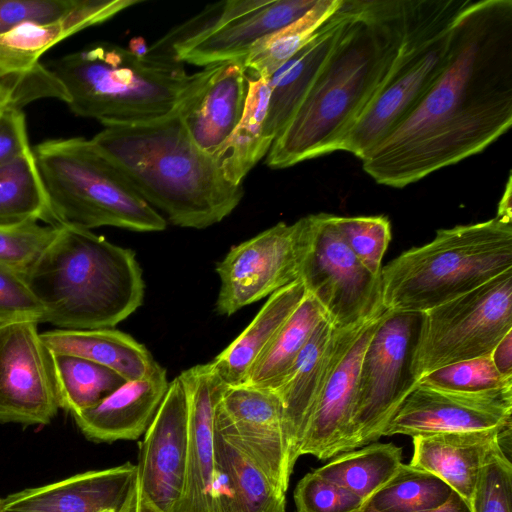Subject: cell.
Wrapping results in <instances>:
<instances>
[{
  "label": "cell",
  "mask_w": 512,
  "mask_h": 512,
  "mask_svg": "<svg viewBox=\"0 0 512 512\" xmlns=\"http://www.w3.org/2000/svg\"><path fill=\"white\" fill-rule=\"evenodd\" d=\"M168 387L166 370L155 362L145 377L126 381L93 407L72 416L91 441L136 440L151 425Z\"/></svg>",
  "instance_id": "22"
},
{
  "label": "cell",
  "mask_w": 512,
  "mask_h": 512,
  "mask_svg": "<svg viewBox=\"0 0 512 512\" xmlns=\"http://www.w3.org/2000/svg\"><path fill=\"white\" fill-rule=\"evenodd\" d=\"M215 431L236 444L286 493L294 465L281 402L273 390L226 385L215 411Z\"/></svg>",
  "instance_id": "14"
},
{
  "label": "cell",
  "mask_w": 512,
  "mask_h": 512,
  "mask_svg": "<svg viewBox=\"0 0 512 512\" xmlns=\"http://www.w3.org/2000/svg\"><path fill=\"white\" fill-rule=\"evenodd\" d=\"M57 225L165 230L166 220L122 172L83 137L49 139L32 147Z\"/></svg>",
  "instance_id": "7"
},
{
  "label": "cell",
  "mask_w": 512,
  "mask_h": 512,
  "mask_svg": "<svg viewBox=\"0 0 512 512\" xmlns=\"http://www.w3.org/2000/svg\"><path fill=\"white\" fill-rule=\"evenodd\" d=\"M512 424V387L482 393L432 388L410 391L383 436L506 429Z\"/></svg>",
  "instance_id": "15"
},
{
  "label": "cell",
  "mask_w": 512,
  "mask_h": 512,
  "mask_svg": "<svg viewBox=\"0 0 512 512\" xmlns=\"http://www.w3.org/2000/svg\"><path fill=\"white\" fill-rule=\"evenodd\" d=\"M358 512H377L367 506H364ZM431 512H471L467 503L455 492L442 507Z\"/></svg>",
  "instance_id": "48"
},
{
  "label": "cell",
  "mask_w": 512,
  "mask_h": 512,
  "mask_svg": "<svg viewBox=\"0 0 512 512\" xmlns=\"http://www.w3.org/2000/svg\"><path fill=\"white\" fill-rule=\"evenodd\" d=\"M306 294L300 278L274 292L242 333L211 361L227 386L246 382L258 358Z\"/></svg>",
  "instance_id": "28"
},
{
  "label": "cell",
  "mask_w": 512,
  "mask_h": 512,
  "mask_svg": "<svg viewBox=\"0 0 512 512\" xmlns=\"http://www.w3.org/2000/svg\"><path fill=\"white\" fill-rule=\"evenodd\" d=\"M512 269V221L439 229L381 269L382 301L392 312L418 313L460 297Z\"/></svg>",
  "instance_id": "6"
},
{
  "label": "cell",
  "mask_w": 512,
  "mask_h": 512,
  "mask_svg": "<svg viewBox=\"0 0 512 512\" xmlns=\"http://www.w3.org/2000/svg\"><path fill=\"white\" fill-rule=\"evenodd\" d=\"M417 383L447 391L482 393L512 387V378L502 376L490 356H485L441 367Z\"/></svg>",
  "instance_id": "39"
},
{
  "label": "cell",
  "mask_w": 512,
  "mask_h": 512,
  "mask_svg": "<svg viewBox=\"0 0 512 512\" xmlns=\"http://www.w3.org/2000/svg\"><path fill=\"white\" fill-rule=\"evenodd\" d=\"M137 477L162 512H174L186 467L187 404L182 382L174 378L139 445Z\"/></svg>",
  "instance_id": "18"
},
{
  "label": "cell",
  "mask_w": 512,
  "mask_h": 512,
  "mask_svg": "<svg viewBox=\"0 0 512 512\" xmlns=\"http://www.w3.org/2000/svg\"><path fill=\"white\" fill-rule=\"evenodd\" d=\"M137 478L125 464L76 474L3 499V512H119Z\"/></svg>",
  "instance_id": "21"
},
{
  "label": "cell",
  "mask_w": 512,
  "mask_h": 512,
  "mask_svg": "<svg viewBox=\"0 0 512 512\" xmlns=\"http://www.w3.org/2000/svg\"><path fill=\"white\" fill-rule=\"evenodd\" d=\"M40 336L49 352L71 354L104 365L126 381L145 377L156 362L143 344L113 328H56Z\"/></svg>",
  "instance_id": "29"
},
{
  "label": "cell",
  "mask_w": 512,
  "mask_h": 512,
  "mask_svg": "<svg viewBox=\"0 0 512 512\" xmlns=\"http://www.w3.org/2000/svg\"><path fill=\"white\" fill-rule=\"evenodd\" d=\"M496 370L506 378H512V331L508 332L490 354Z\"/></svg>",
  "instance_id": "46"
},
{
  "label": "cell",
  "mask_w": 512,
  "mask_h": 512,
  "mask_svg": "<svg viewBox=\"0 0 512 512\" xmlns=\"http://www.w3.org/2000/svg\"><path fill=\"white\" fill-rule=\"evenodd\" d=\"M472 0H405V31L391 70L340 151L360 160L414 107L450 57L456 22Z\"/></svg>",
  "instance_id": "8"
},
{
  "label": "cell",
  "mask_w": 512,
  "mask_h": 512,
  "mask_svg": "<svg viewBox=\"0 0 512 512\" xmlns=\"http://www.w3.org/2000/svg\"><path fill=\"white\" fill-rule=\"evenodd\" d=\"M58 409L50 352L38 323L0 325V422L47 425Z\"/></svg>",
  "instance_id": "13"
},
{
  "label": "cell",
  "mask_w": 512,
  "mask_h": 512,
  "mask_svg": "<svg viewBox=\"0 0 512 512\" xmlns=\"http://www.w3.org/2000/svg\"><path fill=\"white\" fill-rule=\"evenodd\" d=\"M0 512H3V499L0 498Z\"/></svg>",
  "instance_id": "52"
},
{
  "label": "cell",
  "mask_w": 512,
  "mask_h": 512,
  "mask_svg": "<svg viewBox=\"0 0 512 512\" xmlns=\"http://www.w3.org/2000/svg\"><path fill=\"white\" fill-rule=\"evenodd\" d=\"M405 31V0H358L357 12L299 107L272 143L282 169L340 151L388 76Z\"/></svg>",
  "instance_id": "2"
},
{
  "label": "cell",
  "mask_w": 512,
  "mask_h": 512,
  "mask_svg": "<svg viewBox=\"0 0 512 512\" xmlns=\"http://www.w3.org/2000/svg\"><path fill=\"white\" fill-rule=\"evenodd\" d=\"M187 404L184 483L174 512H213L216 481L215 411L226 384L211 362L178 376Z\"/></svg>",
  "instance_id": "17"
},
{
  "label": "cell",
  "mask_w": 512,
  "mask_h": 512,
  "mask_svg": "<svg viewBox=\"0 0 512 512\" xmlns=\"http://www.w3.org/2000/svg\"><path fill=\"white\" fill-rule=\"evenodd\" d=\"M128 49L135 55L143 57L147 54L148 46L143 38L135 37L130 40Z\"/></svg>",
  "instance_id": "51"
},
{
  "label": "cell",
  "mask_w": 512,
  "mask_h": 512,
  "mask_svg": "<svg viewBox=\"0 0 512 512\" xmlns=\"http://www.w3.org/2000/svg\"><path fill=\"white\" fill-rule=\"evenodd\" d=\"M510 432L511 427L414 436L409 464L443 480L469 506L488 454Z\"/></svg>",
  "instance_id": "25"
},
{
  "label": "cell",
  "mask_w": 512,
  "mask_h": 512,
  "mask_svg": "<svg viewBox=\"0 0 512 512\" xmlns=\"http://www.w3.org/2000/svg\"><path fill=\"white\" fill-rule=\"evenodd\" d=\"M141 0H80L61 19L27 22L0 34V84L14 89L20 102L33 74L42 66L41 56L50 48L88 27L101 24Z\"/></svg>",
  "instance_id": "19"
},
{
  "label": "cell",
  "mask_w": 512,
  "mask_h": 512,
  "mask_svg": "<svg viewBox=\"0 0 512 512\" xmlns=\"http://www.w3.org/2000/svg\"><path fill=\"white\" fill-rule=\"evenodd\" d=\"M421 314L385 310L362 357L351 421L340 453L378 442L417 384L410 359Z\"/></svg>",
  "instance_id": "10"
},
{
  "label": "cell",
  "mask_w": 512,
  "mask_h": 512,
  "mask_svg": "<svg viewBox=\"0 0 512 512\" xmlns=\"http://www.w3.org/2000/svg\"><path fill=\"white\" fill-rule=\"evenodd\" d=\"M325 317L322 306L307 293L258 358L244 385L276 388Z\"/></svg>",
  "instance_id": "32"
},
{
  "label": "cell",
  "mask_w": 512,
  "mask_h": 512,
  "mask_svg": "<svg viewBox=\"0 0 512 512\" xmlns=\"http://www.w3.org/2000/svg\"><path fill=\"white\" fill-rule=\"evenodd\" d=\"M453 493L437 476L403 463L365 506L377 512H431L446 504Z\"/></svg>",
  "instance_id": "36"
},
{
  "label": "cell",
  "mask_w": 512,
  "mask_h": 512,
  "mask_svg": "<svg viewBox=\"0 0 512 512\" xmlns=\"http://www.w3.org/2000/svg\"><path fill=\"white\" fill-rule=\"evenodd\" d=\"M309 234L310 215L279 222L232 247L216 265L217 313L230 316L298 280Z\"/></svg>",
  "instance_id": "12"
},
{
  "label": "cell",
  "mask_w": 512,
  "mask_h": 512,
  "mask_svg": "<svg viewBox=\"0 0 512 512\" xmlns=\"http://www.w3.org/2000/svg\"><path fill=\"white\" fill-rule=\"evenodd\" d=\"M317 0H266L257 9L228 22L220 29L181 50L175 60L196 66L243 61L265 36L290 24Z\"/></svg>",
  "instance_id": "26"
},
{
  "label": "cell",
  "mask_w": 512,
  "mask_h": 512,
  "mask_svg": "<svg viewBox=\"0 0 512 512\" xmlns=\"http://www.w3.org/2000/svg\"><path fill=\"white\" fill-rule=\"evenodd\" d=\"M300 279L335 329L364 324L386 310L381 276L372 275L359 262L336 228L332 214L310 215Z\"/></svg>",
  "instance_id": "11"
},
{
  "label": "cell",
  "mask_w": 512,
  "mask_h": 512,
  "mask_svg": "<svg viewBox=\"0 0 512 512\" xmlns=\"http://www.w3.org/2000/svg\"><path fill=\"white\" fill-rule=\"evenodd\" d=\"M213 512H285L286 493L242 451L215 431Z\"/></svg>",
  "instance_id": "27"
},
{
  "label": "cell",
  "mask_w": 512,
  "mask_h": 512,
  "mask_svg": "<svg viewBox=\"0 0 512 512\" xmlns=\"http://www.w3.org/2000/svg\"><path fill=\"white\" fill-rule=\"evenodd\" d=\"M342 0H317L304 15L259 40L243 60L249 78L269 79L339 8Z\"/></svg>",
  "instance_id": "35"
},
{
  "label": "cell",
  "mask_w": 512,
  "mask_h": 512,
  "mask_svg": "<svg viewBox=\"0 0 512 512\" xmlns=\"http://www.w3.org/2000/svg\"><path fill=\"white\" fill-rule=\"evenodd\" d=\"M80 0H0V34L27 22L44 23L63 18Z\"/></svg>",
  "instance_id": "44"
},
{
  "label": "cell",
  "mask_w": 512,
  "mask_h": 512,
  "mask_svg": "<svg viewBox=\"0 0 512 512\" xmlns=\"http://www.w3.org/2000/svg\"><path fill=\"white\" fill-rule=\"evenodd\" d=\"M296 512H358L364 500L314 471L307 473L294 490Z\"/></svg>",
  "instance_id": "42"
},
{
  "label": "cell",
  "mask_w": 512,
  "mask_h": 512,
  "mask_svg": "<svg viewBox=\"0 0 512 512\" xmlns=\"http://www.w3.org/2000/svg\"><path fill=\"white\" fill-rule=\"evenodd\" d=\"M243 61L218 63L204 87L180 110L194 143L215 155L240 121L247 97Z\"/></svg>",
  "instance_id": "24"
},
{
  "label": "cell",
  "mask_w": 512,
  "mask_h": 512,
  "mask_svg": "<svg viewBox=\"0 0 512 512\" xmlns=\"http://www.w3.org/2000/svg\"><path fill=\"white\" fill-rule=\"evenodd\" d=\"M511 124L512 0H472L446 67L362 167L378 184L403 188L482 152Z\"/></svg>",
  "instance_id": "1"
},
{
  "label": "cell",
  "mask_w": 512,
  "mask_h": 512,
  "mask_svg": "<svg viewBox=\"0 0 512 512\" xmlns=\"http://www.w3.org/2000/svg\"><path fill=\"white\" fill-rule=\"evenodd\" d=\"M511 208V176H509L505 191L498 205L497 217L512 221Z\"/></svg>",
  "instance_id": "49"
},
{
  "label": "cell",
  "mask_w": 512,
  "mask_h": 512,
  "mask_svg": "<svg viewBox=\"0 0 512 512\" xmlns=\"http://www.w3.org/2000/svg\"><path fill=\"white\" fill-rule=\"evenodd\" d=\"M119 512H162L143 491L138 477Z\"/></svg>",
  "instance_id": "47"
},
{
  "label": "cell",
  "mask_w": 512,
  "mask_h": 512,
  "mask_svg": "<svg viewBox=\"0 0 512 512\" xmlns=\"http://www.w3.org/2000/svg\"><path fill=\"white\" fill-rule=\"evenodd\" d=\"M25 278L44 310L43 322L58 329L112 328L144 299L135 252L71 225H59Z\"/></svg>",
  "instance_id": "5"
},
{
  "label": "cell",
  "mask_w": 512,
  "mask_h": 512,
  "mask_svg": "<svg viewBox=\"0 0 512 512\" xmlns=\"http://www.w3.org/2000/svg\"><path fill=\"white\" fill-rule=\"evenodd\" d=\"M402 464L401 447L393 443L374 442L338 454L313 471L367 503L395 476Z\"/></svg>",
  "instance_id": "33"
},
{
  "label": "cell",
  "mask_w": 512,
  "mask_h": 512,
  "mask_svg": "<svg viewBox=\"0 0 512 512\" xmlns=\"http://www.w3.org/2000/svg\"><path fill=\"white\" fill-rule=\"evenodd\" d=\"M333 222L359 262L374 276L381 275L382 259L391 241L386 216H337Z\"/></svg>",
  "instance_id": "38"
},
{
  "label": "cell",
  "mask_w": 512,
  "mask_h": 512,
  "mask_svg": "<svg viewBox=\"0 0 512 512\" xmlns=\"http://www.w3.org/2000/svg\"><path fill=\"white\" fill-rule=\"evenodd\" d=\"M266 0H228L206 6L200 13L175 26L148 47L147 54L175 60L181 50L202 40L228 22L262 6ZM176 61V60H175Z\"/></svg>",
  "instance_id": "37"
},
{
  "label": "cell",
  "mask_w": 512,
  "mask_h": 512,
  "mask_svg": "<svg viewBox=\"0 0 512 512\" xmlns=\"http://www.w3.org/2000/svg\"><path fill=\"white\" fill-rule=\"evenodd\" d=\"M44 310L23 274L0 265V325L32 321L43 323Z\"/></svg>",
  "instance_id": "43"
},
{
  "label": "cell",
  "mask_w": 512,
  "mask_h": 512,
  "mask_svg": "<svg viewBox=\"0 0 512 512\" xmlns=\"http://www.w3.org/2000/svg\"><path fill=\"white\" fill-rule=\"evenodd\" d=\"M358 0H342L339 8L308 42L268 79L270 98L265 137L272 145L285 128L357 12Z\"/></svg>",
  "instance_id": "20"
},
{
  "label": "cell",
  "mask_w": 512,
  "mask_h": 512,
  "mask_svg": "<svg viewBox=\"0 0 512 512\" xmlns=\"http://www.w3.org/2000/svg\"><path fill=\"white\" fill-rule=\"evenodd\" d=\"M30 147L22 109L13 105L0 107V163Z\"/></svg>",
  "instance_id": "45"
},
{
  "label": "cell",
  "mask_w": 512,
  "mask_h": 512,
  "mask_svg": "<svg viewBox=\"0 0 512 512\" xmlns=\"http://www.w3.org/2000/svg\"><path fill=\"white\" fill-rule=\"evenodd\" d=\"M6 105L17 107L15 91L7 85L0 84V107Z\"/></svg>",
  "instance_id": "50"
},
{
  "label": "cell",
  "mask_w": 512,
  "mask_h": 512,
  "mask_svg": "<svg viewBox=\"0 0 512 512\" xmlns=\"http://www.w3.org/2000/svg\"><path fill=\"white\" fill-rule=\"evenodd\" d=\"M59 408L71 415L93 407L126 380L116 371L88 359L51 353Z\"/></svg>",
  "instance_id": "34"
},
{
  "label": "cell",
  "mask_w": 512,
  "mask_h": 512,
  "mask_svg": "<svg viewBox=\"0 0 512 512\" xmlns=\"http://www.w3.org/2000/svg\"><path fill=\"white\" fill-rule=\"evenodd\" d=\"M512 331V269L449 302L421 313L410 359L417 383L457 362L490 356Z\"/></svg>",
  "instance_id": "9"
},
{
  "label": "cell",
  "mask_w": 512,
  "mask_h": 512,
  "mask_svg": "<svg viewBox=\"0 0 512 512\" xmlns=\"http://www.w3.org/2000/svg\"><path fill=\"white\" fill-rule=\"evenodd\" d=\"M502 439L480 469L469 504L471 512H511L512 464L502 448Z\"/></svg>",
  "instance_id": "40"
},
{
  "label": "cell",
  "mask_w": 512,
  "mask_h": 512,
  "mask_svg": "<svg viewBox=\"0 0 512 512\" xmlns=\"http://www.w3.org/2000/svg\"><path fill=\"white\" fill-rule=\"evenodd\" d=\"M180 110L149 123L104 126L91 141L173 225L203 229L231 214L244 191L190 138Z\"/></svg>",
  "instance_id": "3"
},
{
  "label": "cell",
  "mask_w": 512,
  "mask_h": 512,
  "mask_svg": "<svg viewBox=\"0 0 512 512\" xmlns=\"http://www.w3.org/2000/svg\"><path fill=\"white\" fill-rule=\"evenodd\" d=\"M247 84L242 117L214 155L223 177L235 186L242 185L245 176L270 149L265 137L270 98L268 79L247 77Z\"/></svg>",
  "instance_id": "30"
},
{
  "label": "cell",
  "mask_w": 512,
  "mask_h": 512,
  "mask_svg": "<svg viewBox=\"0 0 512 512\" xmlns=\"http://www.w3.org/2000/svg\"><path fill=\"white\" fill-rule=\"evenodd\" d=\"M45 66L64 89L72 113L110 126L175 114L204 87L217 64L188 74L182 62L140 57L118 44L97 41Z\"/></svg>",
  "instance_id": "4"
},
{
  "label": "cell",
  "mask_w": 512,
  "mask_h": 512,
  "mask_svg": "<svg viewBox=\"0 0 512 512\" xmlns=\"http://www.w3.org/2000/svg\"><path fill=\"white\" fill-rule=\"evenodd\" d=\"M59 225L29 222L0 227V265L25 276L56 237Z\"/></svg>",
  "instance_id": "41"
},
{
  "label": "cell",
  "mask_w": 512,
  "mask_h": 512,
  "mask_svg": "<svg viewBox=\"0 0 512 512\" xmlns=\"http://www.w3.org/2000/svg\"><path fill=\"white\" fill-rule=\"evenodd\" d=\"M39 220L57 225L30 146L0 163V227Z\"/></svg>",
  "instance_id": "31"
},
{
  "label": "cell",
  "mask_w": 512,
  "mask_h": 512,
  "mask_svg": "<svg viewBox=\"0 0 512 512\" xmlns=\"http://www.w3.org/2000/svg\"><path fill=\"white\" fill-rule=\"evenodd\" d=\"M370 321L347 329H335L325 317L290 371L273 389L281 402L284 433L293 465L300 457L308 424L328 377Z\"/></svg>",
  "instance_id": "16"
},
{
  "label": "cell",
  "mask_w": 512,
  "mask_h": 512,
  "mask_svg": "<svg viewBox=\"0 0 512 512\" xmlns=\"http://www.w3.org/2000/svg\"><path fill=\"white\" fill-rule=\"evenodd\" d=\"M384 312L367 323L328 377L308 424L300 456L327 460L340 453L351 421L362 357Z\"/></svg>",
  "instance_id": "23"
}]
</instances>
